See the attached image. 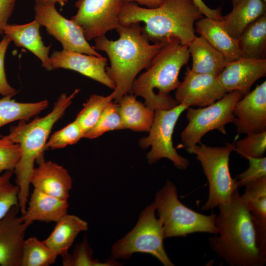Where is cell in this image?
<instances>
[{
	"label": "cell",
	"mask_w": 266,
	"mask_h": 266,
	"mask_svg": "<svg viewBox=\"0 0 266 266\" xmlns=\"http://www.w3.org/2000/svg\"><path fill=\"white\" fill-rule=\"evenodd\" d=\"M165 0H123V2H134L145 5L149 8L157 7L161 5Z\"/></svg>",
	"instance_id": "cell-41"
},
{
	"label": "cell",
	"mask_w": 266,
	"mask_h": 266,
	"mask_svg": "<svg viewBox=\"0 0 266 266\" xmlns=\"http://www.w3.org/2000/svg\"><path fill=\"white\" fill-rule=\"evenodd\" d=\"M266 75V59L241 58L228 62L217 76L226 92L237 91L244 96Z\"/></svg>",
	"instance_id": "cell-17"
},
{
	"label": "cell",
	"mask_w": 266,
	"mask_h": 266,
	"mask_svg": "<svg viewBox=\"0 0 266 266\" xmlns=\"http://www.w3.org/2000/svg\"><path fill=\"white\" fill-rule=\"evenodd\" d=\"M93 251L86 238L80 244L77 245L72 253L68 252L62 256V264L64 266H115L118 264L116 261L109 260L105 263H100L93 258Z\"/></svg>",
	"instance_id": "cell-32"
},
{
	"label": "cell",
	"mask_w": 266,
	"mask_h": 266,
	"mask_svg": "<svg viewBox=\"0 0 266 266\" xmlns=\"http://www.w3.org/2000/svg\"><path fill=\"white\" fill-rule=\"evenodd\" d=\"M154 203L165 238L185 237L195 233H218L215 225L217 214L204 215L185 206L178 199L175 185L169 180L156 193Z\"/></svg>",
	"instance_id": "cell-6"
},
{
	"label": "cell",
	"mask_w": 266,
	"mask_h": 266,
	"mask_svg": "<svg viewBox=\"0 0 266 266\" xmlns=\"http://www.w3.org/2000/svg\"><path fill=\"white\" fill-rule=\"evenodd\" d=\"M246 135L235 142L233 150L246 159L264 157L266 151V131Z\"/></svg>",
	"instance_id": "cell-33"
},
{
	"label": "cell",
	"mask_w": 266,
	"mask_h": 266,
	"mask_svg": "<svg viewBox=\"0 0 266 266\" xmlns=\"http://www.w3.org/2000/svg\"><path fill=\"white\" fill-rule=\"evenodd\" d=\"M175 99L178 104L205 107L222 99L226 91L218 76L193 72L186 68L182 82L176 89Z\"/></svg>",
	"instance_id": "cell-13"
},
{
	"label": "cell",
	"mask_w": 266,
	"mask_h": 266,
	"mask_svg": "<svg viewBox=\"0 0 266 266\" xmlns=\"http://www.w3.org/2000/svg\"><path fill=\"white\" fill-rule=\"evenodd\" d=\"M17 0H0V35L4 33Z\"/></svg>",
	"instance_id": "cell-39"
},
{
	"label": "cell",
	"mask_w": 266,
	"mask_h": 266,
	"mask_svg": "<svg viewBox=\"0 0 266 266\" xmlns=\"http://www.w3.org/2000/svg\"><path fill=\"white\" fill-rule=\"evenodd\" d=\"M67 0H44L45 4H59L61 6H64L67 2Z\"/></svg>",
	"instance_id": "cell-42"
},
{
	"label": "cell",
	"mask_w": 266,
	"mask_h": 266,
	"mask_svg": "<svg viewBox=\"0 0 266 266\" xmlns=\"http://www.w3.org/2000/svg\"><path fill=\"white\" fill-rule=\"evenodd\" d=\"M125 129L148 132L153 123L154 111L136 99L133 94L122 96L117 102Z\"/></svg>",
	"instance_id": "cell-26"
},
{
	"label": "cell",
	"mask_w": 266,
	"mask_h": 266,
	"mask_svg": "<svg viewBox=\"0 0 266 266\" xmlns=\"http://www.w3.org/2000/svg\"><path fill=\"white\" fill-rule=\"evenodd\" d=\"M233 123L239 134L266 131V81L244 96L233 109Z\"/></svg>",
	"instance_id": "cell-14"
},
{
	"label": "cell",
	"mask_w": 266,
	"mask_h": 266,
	"mask_svg": "<svg viewBox=\"0 0 266 266\" xmlns=\"http://www.w3.org/2000/svg\"><path fill=\"white\" fill-rule=\"evenodd\" d=\"M192 59L191 70L218 76L228 63L225 57L202 36H196L188 45Z\"/></svg>",
	"instance_id": "cell-23"
},
{
	"label": "cell",
	"mask_w": 266,
	"mask_h": 266,
	"mask_svg": "<svg viewBox=\"0 0 266 266\" xmlns=\"http://www.w3.org/2000/svg\"><path fill=\"white\" fill-rule=\"evenodd\" d=\"M204 16L192 0H165L156 8L123 2L119 14L120 24L143 22L144 33L150 41L177 38L188 45L196 37L195 24Z\"/></svg>",
	"instance_id": "cell-3"
},
{
	"label": "cell",
	"mask_w": 266,
	"mask_h": 266,
	"mask_svg": "<svg viewBox=\"0 0 266 266\" xmlns=\"http://www.w3.org/2000/svg\"><path fill=\"white\" fill-rule=\"evenodd\" d=\"M190 57L188 45L172 37L163 41L159 51L151 61L146 70L136 77L132 85V94L144 100L152 110L171 109L178 103L169 94L180 82L179 74Z\"/></svg>",
	"instance_id": "cell-5"
},
{
	"label": "cell",
	"mask_w": 266,
	"mask_h": 266,
	"mask_svg": "<svg viewBox=\"0 0 266 266\" xmlns=\"http://www.w3.org/2000/svg\"><path fill=\"white\" fill-rule=\"evenodd\" d=\"M84 136V133L74 120L55 132L48 138L45 145L46 150L63 148L67 145L75 144Z\"/></svg>",
	"instance_id": "cell-35"
},
{
	"label": "cell",
	"mask_w": 266,
	"mask_h": 266,
	"mask_svg": "<svg viewBox=\"0 0 266 266\" xmlns=\"http://www.w3.org/2000/svg\"><path fill=\"white\" fill-rule=\"evenodd\" d=\"M11 96L0 99V128L16 121H27L46 109L47 100L34 102H21L11 99Z\"/></svg>",
	"instance_id": "cell-28"
},
{
	"label": "cell",
	"mask_w": 266,
	"mask_h": 266,
	"mask_svg": "<svg viewBox=\"0 0 266 266\" xmlns=\"http://www.w3.org/2000/svg\"><path fill=\"white\" fill-rule=\"evenodd\" d=\"M40 26L35 19L22 25L8 24L4 33L16 46L25 48L38 58L46 69L51 70L49 55L51 45L44 44L39 33Z\"/></svg>",
	"instance_id": "cell-20"
},
{
	"label": "cell",
	"mask_w": 266,
	"mask_h": 266,
	"mask_svg": "<svg viewBox=\"0 0 266 266\" xmlns=\"http://www.w3.org/2000/svg\"><path fill=\"white\" fill-rule=\"evenodd\" d=\"M113 100L110 94L106 97L93 94L83 104L75 121L84 134L96 125L107 104Z\"/></svg>",
	"instance_id": "cell-30"
},
{
	"label": "cell",
	"mask_w": 266,
	"mask_h": 266,
	"mask_svg": "<svg viewBox=\"0 0 266 266\" xmlns=\"http://www.w3.org/2000/svg\"><path fill=\"white\" fill-rule=\"evenodd\" d=\"M249 167L244 172L235 177L238 187L245 186L248 184L264 177H266V157L248 158Z\"/></svg>",
	"instance_id": "cell-37"
},
{
	"label": "cell",
	"mask_w": 266,
	"mask_h": 266,
	"mask_svg": "<svg viewBox=\"0 0 266 266\" xmlns=\"http://www.w3.org/2000/svg\"><path fill=\"white\" fill-rule=\"evenodd\" d=\"M31 176V184L34 189L50 196L67 200L72 188V179L67 170L63 166L43 158L37 161Z\"/></svg>",
	"instance_id": "cell-18"
},
{
	"label": "cell",
	"mask_w": 266,
	"mask_h": 266,
	"mask_svg": "<svg viewBox=\"0 0 266 266\" xmlns=\"http://www.w3.org/2000/svg\"><path fill=\"white\" fill-rule=\"evenodd\" d=\"M264 2L266 3V0H263Z\"/></svg>",
	"instance_id": "cell-45"
},
{
	"label": "cell",
	"mask_w": 266,
	"mask_h": 266,
	"mask_svg": "<svg viewBox=\"0 0 266 266\" xmlns=\"http://www.w3.org/2000/svg\"><path fill=\"white\" fill-rule=\"evenodd\" d=\"M245 187L241 197L253 222L258 245L266 255V177L252 182Z\"/></svg>",
	"instance_id": "cell-19"
},
{
	"label": "cell",
	"mask_w": 266,
	"mask_h": 266,
	"mask_svg": "<svg viewBox=\"0 0 266 266\" xmlns=\"http://www.w3.org/2000/svg\"><path fill=\"white\" fill-rule=\"evenodd\" d=\"M189 107L178 104L167 110L156 109L148 136L141 138L139 146L146 149L151 147L147 154L149 164H154L163 158L170 160L178 169L184 170L189 165V160L180 155L173 147L172 135L175 125L182 113Z\"/></svg>",
	"instance_id": "cell-10"
},
{
	"label": "cell",
	"mask_w": 266,
	"mask_h": 266,
	"mask_svg": "<svg viewBox=\"0 0 266 266\" xmlns=\"http://www.w3.org/2000/svg\"><path fill=\"white\" fill-rule=\"evenodd\" d=\"M123 129L125 128L119 105L112 100L107 104L96 125L85 133L84 137L94 139L107 132Z\"/></svg>",
	"instance_id": "cell-31"
},
{
	"label": "cell",
	"mask_w": 266,
	"mask_h": 266,
	"mask_svg": "<svg viewBox=\"0 0 266 266\" xmlns=\"http://www.w3.org/2000/svg\"><path fill=\"white\" fill-rule=\"evenodd\" d=\"M87 229L88 224L85 221L66 214L56 222L52 233L43 241L54 252L62 257L68 253L78 233Z\"/></svg>",
	"instance_id": "cell-25"
},
{
	"label": "cell",
	"mask_w": 266,
	"mask_h": 266,
	"mask_svg": "<svg viewBox=\"0 0 266 266\" xmlns=\"http://www.w3.org/2000/svg\"><path fill=\"white\" fill-rule=\"evenodd\" d=\"M80 90L76 89L69 95L62 94L47 115L35 118L28 123L20 121L17 126L10 128L9 134L5 135L12 142L18 144L21 149V156L14 172L16 184L19 188L18 207L22 214L25 212L29 200L34 163L43 158L45 145L53 127L63 116Z\"/></svg>",
	"instance_id": "cell-4"
},
{
	"label": "cell",
	"mask_w": 266,
	"mask_h": 266,
	"mask_svg": "<svg viewBox=\"0 0 266 266\" xmlns=\"http://www.w3.org/2000/svg\"><path fill=\"white\" fill-rule=\"evenodd\" d=\"M35 19L47 32L59 41L63 49L101 56L85 37L82 29L62 16L54 4H37L34 6Z\"/></svg>",
	"instance_id": "cell-12"
},
{
	"label": "cell",
	"mask_w": 266,
	"mask_h": 266,
	"mask_svg": "<svg viewBox=\"0 0 266 266\" xmlns=\"http://www.w3.org/2000/svg\"><path fill=\"white\" fill-rule=\"evenodd\" d=\"M240 0H231L233 6L235 5Z\"/></svg>",
	"instance_id": "cell-44"
},
{
	"label": "cell",
	"mask_w": 266,
	"mask_h": 266,
	"mask_svg": "<svg viewBox=\"0 0 266 266\" xmlns=\"http://www.w3.org/2000/svg\"><path fill=\"white\" fill-rule=\"evenodd\" d=\"M51 70L59 68L75 71L114 90L115 84L106 72L107 58L63 49L55 51L50 56Z\"/></svg>",
	"instance_id": "cell-15"
},
{
	"label": "cell",
	"mask_w": 266,
	"mask_h": 266,
	"mask_svg": "<svg viewBox=\"0 0 266 266\" xmlns=\"http://www.w3.org/2000/svg\"><path fill=\"white\" fill-rule=\"evenodd\" d=\"M243 97L239 92L234 91L203 108L189 107L186 109L188 123L181 133L183 146L188 149L200 144L203 135L214 130L226 134V126L233 123L234 119L233 107Z\"/></svg>",
	"instance_id": "cell-9"
},
{
	"label": "cell",
	"mask_w": 266,
	"mask_h": 266,
	"mask_svg": "<svg viewBox=\"0 0 266 266\" xmlns=\"http://www.w3.org/2000/svg\"><path fill=\"white\" fill-rule=\"evenodd\" d=\"M35 3L37 4H43L44 3V0H34Z\"/></svg>",
	"instance_id": "cell-43"
},
{
	"label": "cell",
	"mask_w": 266,
	"mask_h": 266,
	"mask_svg": "<svg viewBox=\"0 0 266 266\" xmlns=\"http://www.w3.org/2000/svg\"><path fill=\"white\" fill-rule=\"evenodd\" d=\"M155 212L154 202L142 210L135 227L113 244V259H127L133 253H144L155 257L165 266H174L165 251L162 224Z\"/></svg>",
	"instance_id": "cell-8"
},
{
	"label": "cell",
	"mask_w": 266,
	"mask_h": 266,
	"mask_svg": "<svg viewBox=\"0 0 266 266\" xmlns=\"http://www.w3.org/2000/svg\"><path fill=\"white\" fill-rule=\"evenodd\" d=\"M68 207L67 200L34 189L29 201V206L21 217L30 225L35 221L56 223L67 214Z\"/></svg>",
	"instance_id": "cell-22"
},
{
	"label": "cell",
	"mask_w": 266,
	"mask_h": 266,
	"mask_svg": "<svg viewBox=\"0 0 266 266\" xmlns=\"http://www.w3.org/2000/svg\"><path fill=\"white\" fill-rule=\"evenodd\" d=\"M238 43L241 58L266 59V14L244 30Z\"/></svg>",
	"instance_id": "cell-27"
},
{
	"label": "cell",
	"mask_w": 266,
	"mask_h": 266,
	"mask_svg": "<svg viewBox=\"0 0 266 266\" xmlns=\"http://www.w3.org/2000/svg\"><path fill=\"white\" fill-rule=\"evenodd\" d=\"M13 171L0 174V219L14 206H18L19 188L11 182Z\"/></svg>",
	"instance_id": "cell-34"
},
{
	"label": "cell",
	"mask_w": 266,
	"mask_h": 266,
	"mask_svg": "<svg viewBox=\"0 0 266 266\" xmlns=\"http://www.w3.org/2000/svg\"><path fill=\"white\" fill-rule=\"evenodd\" d=\"M233 144L211 147L200 143L186 150L200 162L209 185V194L201 210L207 211L229 202L238 188L235 178L231 175L229 160Z\"/></svg>",
	"instance_id": "cell-7"
},
{
	"label": "cell",
	"mask_w": 266,
	"mask_h": 266,
	"mask_svg": "<svg viewBox=\"0 0 266 266\" xmlns=\"http://www.w3.org/2000/svg\"><path fill=\"white\" fill-rule=\"evenodd\" d=\"M58 255L35 237L25 240L21 266H48L55 262Z\"/></svg>",
	"instance_id": "cell-29"
},
{
	"label": "cell",
	"mask_w": 266,
	"mask_h": 266,
	"mask_svg": "<svg viewBox=\"0 0 266 266\" xmlns=\"http://www.w3.org/2000/svg\"><path fill=\"white\" fill-rule=\"evenodd\" d=\"M218 207V233L208 238L211 249L231 266L265 265L266 255L258 245L253 222L238 189L229 202Z\"/></svg>",
	"instance_id": "cell-2"
},
{
	"label": "cell",
	"mask_w": 266,
	"mask_h": 266,
	"mask_svg": "<svg viewBox=\"0 0 266 266\" xmlns=\"http://www.w3.org/2000/svg\"><path fill=\"white\" fill-rule=\"evenodd\" d=\"M10 39L4 36L0 41V95L13 97L18 91L8 83L4 69V58Z\"/></svg>",
	"instance_id": "cell-38"
},
{
	"label": "cell",
	"mask_w": 266,
	"mask_h": 266,
	"mask_svg": "<svg viewBox=\"0 0 266 266\" xmlns=\"http://www.w3.org/2000/svg\"><path fill=\"white\" fill-rule=\"evenodd\" d=\"M20 156L19 145L0 134V174L6 170L14 171Z\"/></svg>",
	"instance_id": "cell-36"
},
{
	"label": "cell",
	"mask_w": 266,
	"mask_h": 266,
	"mask_svg": "<svg viewBox=\"0 0 266 266\" xmlns=\"http://www.w3.org/2000/svg\"><path fill=\"white\" fill-rule=\"evenodd\" d=\"M116 30L119 35L117 40L99 36L95 39L93 47L105 52L108 57L110 66L106 67V72L115 84L110 95L117 102L124 95L132 94L134 80L147 67L164 40L150 44L139 22L120 24Z\"/></svg>",
	"instance_id": "cell-1"
},
{
	"label": "cell",
	"mask_w": 266,
	"mask_h": 266,
	"mask_svg": "<svg viewBox=\"0 0 266 266\" xmlns=\"http://www.w3.org/2000/svg\"><path fill=\"white\" fill-rule=\"evenodd\" d=\"M123 0H78L70 20L80 27L87 41L105 35L120 25L119 14Z\"/></svg>",
	"instance_id": "cell-11"
},
{
	"label": "cell",
	"mask_w": 266,
	"mask_h": 266,
	"mask_svg": "<svg viewBox=\"0 0 266 266\" xmlns=\"http://www.w3.org/2000/svg\"><path fill=\"white\" fill-rule=\"evenodd\" d=\"M19 210L14 206L0 219L1 266H21L25 235L30 225L18 216Z\"/></svg>",
	"instance_id": "cell-16"
},
{
	"label": "cell",
	"mask_w": 266,
	"mask_h": 266,
	"mask_svg": "<svg viewBox=\"0 0 266 266\" xmlns=\"http://www.w3.org/2000/svg\"><path fill=\"white\" fill-rule=\"evenodd\" d=\"M265 14L266 3L263 0H240L220 21L229 33L238 39L250 24Z\"/></svg>",
	"instance_id": "cell-24"
},
{
	"label": "cell",
	"mask_w": 266,
	"mask_h": 266,
	"mask_svg": "<svg viewBox=\"0 0 266 266\" xmlns=\"http://www.w3.org/2000/svg\"><path fill=\"white\" fill-rule=\"evenodd\" d=\"M202 11L204 16L213 19L221 21L222 19V8L212 9L206 5L202 0H192Z\"/></svg>",
	"instance_id": "cell-40"
},
{
	"label": "cell",
	"mask_w": 266,
	"mask_h": 266,
	"mask_svg": "<svg viewBox=\"0 0 266 266\" xmlns=\"http://www.w3.org/2000/svg\"><path fill=\"white\" fill-rule=\"evenodd\" d=\"M195 31L220 52L228 62L240 58L238 39L231 35L220 21L204 16L195 24Z\"/></svg>",
	"instance_id": "cell-21"
}]
</instances>
